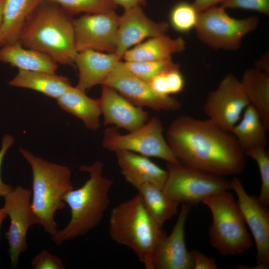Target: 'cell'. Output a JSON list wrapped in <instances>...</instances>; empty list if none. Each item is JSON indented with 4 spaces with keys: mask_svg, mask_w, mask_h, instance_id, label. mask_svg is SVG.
Wrapping results in <instances>:
<instances>
[{
    "mask_svg": "<svg viewBox=\"0 0 269 269\" xmlns=\"http://www.w3.org/2000/svg\"><path fill=\"white\" fill-rule=\"evenodd\" d=\"M165 138L186 166L222 177L245 169V154L234 135L208 119L180 116L169 125Z\"/></svg>",
    "mask_w": 269,
    "mask_h": 269,
    "instance_id": "6da1fadb",
    "label": "cell"
},
{
    "mask_svg": "<svg viewBox=\"0 0 269 269\" xmlns=\"http://www.w3.org/2000/svg\"><path fill=\"white\" fill-rule=\"evenodd\" d=\"M73 19L57 4L41 0L29 15L18 41L41 52L57 63L74 65L76 49Z\"/></svg>",
    "mask_w": 269,
    "mask_h": 269,
    "instance_id": "7a4b0ae2",
    "label": "cell"
},
{
    "mask_svg": "<svg viewBox=\"0 0 269 269\" xmlns=\"http://www.w3.org/2000/svg\"><path fill=\"white\" fill-rule=\"evenodd\" d=\"M104 163L99 160L79 167L89 174V178L80 187L68 192L63 200L70 210L67 225L51 236L57 245L87 234L97 227L110 204V194L113 182L103 175Z\"/></svg>",
    "mask_w": 269,
    "mask_h": 269,
    "instance_id": "3957f363",
    "label": "cell"
},
{
    "mask_svg": "<svg viewBox=\"0 0 269 269\" xmlns=\"http://www.w3.org/2000/svg\"><path fill=\"white\" fill-rule=\"evenodd\" d=\"M19 151L32 170L31 210L32 225H39L51 236L58 230L55 213L66 206L65 195L74 189L66 166L36 156L24 148Z\"/></svg>",
    "mask_w": 269,
    "mask_h": 269,
    "instance_id": "277c9868",
    "label": "cell"
},
{
    "mask_svg": "<svg viewBox=\"0 0 269 269\" xmlns=\"http://www.w3.org/2000/svg\"><path fill=\"white\" fill-rule=\"evenodd\" d=\"M109 236L132 250L146 269H152L155 250L166 233L151 217L138 193L112 209Z\"/></svg>",
    "mask_w": 269,
    "mask_h": 269,
    "instance_id": "5b68a950",
    "label": "cell"
},
{
    "mask_svg": "<svg viewBox=\"0 0 269 269\" xmlns=\"http://www.w3.org/2000/svg\"><path fill=\"white\" fill-rule=\"evenodd\" d=\"M202 203L212 215L209 234L213 248L223 255H239L253 247V241L237 202L228 190L209 196Z\"/></svg>",
    "mask_w": 269,
    "mask_h": 269,
    "instance_id": "8992f818",
    "label": "cell"
},
{
    "mask_svg": "<svg viewBox=\"0 0 269 269\" xmlns=\"http://www.w3.org/2000/svg\"><path fill=\"white\" fill-rule=\"evenodd\" d=\"M259 21L255 15L233 17L226 9L215 5L199 12L194 30L197 38L210 47L235 51L240 48L243 38L256 29Z\"/></svg>",
    "mask_w": 269,
    "mask_h": 269,
    "instance_id": "52a82bcc",
    "label": "cell"
},
{
    "mask_svg": "<svg viewBox=\"0 0 269 269\" xmlns=\"http://www.w3.org/2000/svg\"><path fill=\"white\" fill-rule=\"evenodd\" d=\"M167 177L162 189L170 199L180 204L196 205L217 193L231 189L223 177L181 163H167Z\"/></svg>",
    "mask_w": 269,
    "mask_h": 269,
    "instance_id": "ba28073f",
    "label": "cell"
},
{
    "mask_svg": "<svg viewBox=\"0 0 269 269\" xmlns=\"http://www.w3.org/2000/svg\"><path fill=\"white\" fill-rule=\"evenodd\" d=\"M163 132L161 121L153 117L139 129L127 134H121L116 127L107 128L102 146L110 151L127 150L158 158L167 163H180L164 137Z\"/></svg>",
    "mask_w": 269,
    "mask_h": 269,
    "instance_id": "9c48e42d",
    "label": "cell"
},
{
    "mask_svg": "<svg viewBox=\"0 0 269 269\" xmlns=\"http://www.w3.org/2000/svg\"><path fill=\"white\" fill-rule=\"evenodd\" d=\"M250 105L242 85L236 76L229 74L208 94L203 111L211 122L231 132L246 108Z\"/></svg>",
    "mask_w": 269,
    "mask_h": 269,
    "instance_id": "30bf717a",
    "label": "cell"
},
{
    "mask_svg": "<svg viewBox=\"0 0 269 269\" xmlns=\"http://www.w3.org/2000/svg\"><path fill=\"white\" fill-rule=\"evenodd\" d=\"M102 85L113 88L131 103L141 107L157 111H176L182 107L176 98L156 93L148 82L133 74L121 60Z\"/></svg>",
    "mask_w": 269,
    "mask_h": 269,
    "instance_id": "8fae6325",
    "label": "cell"
},
{
    "mask_svg": "<svg viewBox=\"0 0 269 269\" xmlns=\"http://www.w3.org/2000/svg\"><path fill=\"white\" fill-rule=\"evenodd\" d=\"M119 16L114 10L86 14L73 19L77 51L91 49L115 53Z\"/></svg>",
    "mask_w": 269,
    "mask_h": 269,
    "instance_id": "7c38bea8",
    "label": "cell"
},
{
    "mask_svg": "<svg viewBox=\"0 0 269 269\" xmlns=\"http://www.w3.org/2000/svg\"><path fill=\"white\" fill-rule=\"evenodd\" d=\"M31 191L17 186L4 197L3 207L9 216L10 225L5 237L8 243V255L11 266L16 268L19 256L28 249L27 235L33 225L31 218Z\"/></svg>",
    "mask_w": 269,
    "mask_h": 269,
    "instance_id": "4fadbf2b",
    "label": "cell"
},
{
    "mask_svg": "<svg viewBox=\"0 0 269 269\" xmlns=\"http://www.w3.org/2000/svg\"><path fill=\"white\" fill-rule=\"evenodd\" d=\"M230 187L236 193L237 203L246 224L254 239L256 248V269H267L269 265V211L258 198L249 195L241 180L234 177Z\"/></svg>",
    "mask_w": 269,
    "mask_h": 269,
    "instance_id": "5bb4252c",
    "label": "cell"
},
{
    "mask_svg": "<svg viewBox=\"0 0 269 269\" xmlns=\"http://www.w3.org/2000/svg\"><path fill=\"white\" fill-rule=\"evenodd\" d=\"M191 206L182 204L171 232L162 238L155 250L152 269H193V260L185 241V225Z\"/></svg>",
    "mask_w": 269,
    "mask_h": 269,
    "instance_id": "9a60e30c",
    "label": "cell"
},
{
    "mask_svg": "<svg viewBox=\"0 0 269 269\" xmlns=\"http://www.w3.org/2000/svg\"><path fill=\"white\" fill-rule=\"evenodd\" d=\"M169 28L168 23L156 22L148 17L141 6L125 9L119 16L115 53L122 59L130 48L146 38L166 34Z\"/></svg>",
    "mask_w": 269,
    "mask_h": 269,
    "instance_id": "2e32d148",
    "label": "cell"
},
{
    "mask_svg": "<svg viewBox=\"0 0 269 269\" xmlns=\"http://www.w3.org/2000/svg\"><path fill=\"white\" fill-rule=\"evenodd\" d=\"M104 125H115L129 132L143 126L149 120L148 113L122 96L116 90L102 85L99 98Z\"/></svg>",
    "mask_w": 269,
    "mask_h": 269,
    "instance_id": "e0dca14e",
    "label": "cell"
},
{
    "mask_svg": "<svg viewBox=\"0 0 269 269\" xmlns=\"http://www.w3.org/2000/svg\"><path fill=\"white\" fill-rule=\"evenodd\" d=\"M121 58L116 53H102L87 49L78 52L74 60L78 70L76 87L86 91L102 85Z\"/></svg>",
    "mask_w": 269,
    "mask_h": 269,
    "instance_id": "ac0fdd59",
    "label": "cell"
},
{
    "mask_svg": "<svg viewBox=\"0 0 269 269\" xmlns=\"http://www.w3.org/2000/svg\"><path fill=\"white\" fill-rule=\"evenodd\" d=\"M121 172L125 180L135 188L144 182L150 183L162 189L167 177V170L148 157L127 150L116 151Z\"/></svg>",
    "mask_w": 269,
    "mask_h": 269,
    "instance_id": "d6986e66",
    "label": "cell"
},
{
    "mask_svg": "<svg viewBox=\"0 0 269 269\" xmlns=\"http://www.w3.org/2000/svg\"><path fill=\"white\" fill-rule=\"evenodd\" d=\"M185 41L181 37L172 38L166 34L148 38L127 50L123 56L125 62L159 61L171 58L183 51Z\"/></svg>",
    "mask_w": 269,
    "mask_h": 269,
    "instance_id": "ffe728a7",
    "label": "cell"
},
{
    "mask_svg": "<svg viewBox=\"0 0 269 269\" xmlns=\"http://www.w3.org/2000/svg\"><path fill=\"white\" fill-rule=\"evenodd\" d=\"M0 62L19 70L55 73L58 63L48 55L22 45L18 40L0 47Z\"/></svg>",
    "mask_w": 269,
    "mask_h": 269,
    "instance_id": "44dd1931",
    "label": "cell"
},
{
    "mask_svg": "<svg viewBox=\"0 0 269 269\" xmlns=\"http://www.w3.org/2000/svg\"><path fill=\"white\" fill-rule=\"evenodd\" d=\"M57 102L61 109L80 119L87 129L96 131L100 127L99 99L89 97L86 91L72 86Z\"/></svg>",
    "mask_w": 269,
    "mask_h": 269,
    "instance_id": "7402d4cb",
    "label": "cell"
},
{
    "mask_svg": "<svg viewBox=\"0 0 269 269\" xmlns=\"http://www.w3.org/2000/svg\"><path fill=\"white\" fill-rule=\"evenodd\" d=\"M9 85L40 92L57 99L72 86L69 79L55 73L19 70Z\"/></svg>",
    "mask_w": 269,
    "mask_h": 269,
    "instance_id": "603a6c76",
    "label": "cell"
},
{
    "mask_svg": "<svg viewBox=\"0 0 269 269\" xmlns=\"http://www.w3.org/2000/svg\"><path fill=\"white\" fill-rule=\"evenodd\" d=\"M41 0H4L0 47L18 40L25 21Z\"/></svg>",
    "mask_w": 269,
    "mask_h": 269,
    "instance_id": "cb8c5ba5",
    "label": "cell"
},
{
    "mask_svg": "<svg viewBox=\"0 0 269 269\" xmlns=\"http://www.w3.org/2000/svg\"><path fill=\"white\" fill-rule=\"evenodd\" d=\"M268 131L258 112L249 105L231 133L245 153L252 148L266 147Z\"/></svg>",
    "mask_w": 269,
    "mask_h": 269,
    "instance_id": "d4e9b609",
    "label": "cell"
},
{
    "mask_svg": "<svg viewBox=\"0 0 269 269\" xmlns=\"http://www.w3.org/2000/svg\"><path fill=\"white\" fill-rule=\"evenodd\" d=\"M240 81L250 104L258 112L269 131V73L256 68L248 69Z\"/></svg>",
    "mask_w": 269,
    "mask_h": 269,
    "instance_id": "484cf974",
    "label": "cell"
},
{
    "mask_svg": "<svg viewBox=\"0 0 269 269\" xmlns=\"http://www.w3.org/2000/svg\"><path fill=\"white\" fill-rule=\"evenodd\" d=\"M135 188L147 211L160 227L178 214L179 204L168 198L162 189L149 182Z\"/></svg>",
    "mask_w": 269,
    "mask_h": 269,
    "instance_id": "4316f807",
    "label": "cell"
},
{
    "mask_svg": "<svg viewBox=\"0 0 269 269\" xmlns=\"http://www.w3.org/2000/svg\"><path fill=\"white\" fill-rule=\"evenodd\" d=\"M199 12L193 3L186 1L176 3L171 8L169 15V26L175 31L187 34L194 29Z\"/></svg>",
    "mask_w": 269,
    "mask_h": 269,
    "instance_id": "83f0119b",
    "label": "cell"
},
{
    "mask_svg": "<svg viewBox=\"0 0 269 269\" xmlns=\"http://www.w3.org/2000/svg\"><path fill=\"white\" fill-rule=\"evenodd\" d=\"M151 88L158 94L169 96L181 92L185 86L184 77L176 64L154 77L149 82Z\"/></svg>",
    "mask_w": 269,
    "mask_h": 269,
    "instance_id": "f1b7e54d",
    "label": "cell"
},
{
    "mask_svg": "<svg viewBox=\"0 0 269 269\" xmlns=\"http://www.w3.org/2000/svg\"><path fill=\"white\" fill-rule=\"evenodd\" d=\"M55 3L71 15L81 12L96 13L115 10L111 0H44Z\"/></svg>",
    "mask_w": 269,
    "mask_h": 269,
    "instance_id": "f546056e",
    "label": "cell"
},
{
    "mask_svg": "<svg viewBox=\"0 0 269 269\" xmlns=\"http://www.w3.org/2000/svg\"><path fill=\"white\" fill-rule=\"evenodd\" d=\"M257 163L261 178V188L259 196L260 202L268 207L269 205V155L266 147H256L245 152Z\"/></svg>",
    "mask_w": 269,
    "mask_h": 269,
    "instance_id": "4dcf8cb0",
    "label": "cell"
},
{
    "mask_svg": "<svg viewBox=\"0 0 269 269\" xmlns=\"http://www.w3.org/2000/svg\"><path fill=\"white\" fill-rule=\"evenodd\" d=\"M127 67L141 79L149 82L154 77L176 64L171 58L159 61L124 62Z\"/></svg>",
    "mask_w": 269,
    "mask_h": 269,
    "instance_id": "1f68e13d",
    "label": "cell"
},
{
    "mask_svg": "<svg viewBox=\"0 0 269 269\" xmlns=\"http://www.w3.org/2000/svg\"><path fill=\"white\" fill-rule=\"evenodd\" d=\"M220 5L226 9L239 8L269 15V0H225Z\"/></svg>",
    "mask_w": 269,
    "mask_h": 269,
    "instance_id": "d6a6232c",
    "label": "cell"
},
{
    "mask_svg": "<svg viewBox=\"0 0 269 269\" xmlns=\"http://www.w3.org/2000/svg\"><path fill=\"white\" fill-rule=\"evenodd\" d=\"M33 269H65L62 259L53 255L47 250H43L31 260Z\"/></svg>",
    "mask_w": 269,
    "mask_h": 269,
    "instance_id": "836d02e7",
    "label": "cell"
},
{
    "mask_svg": "<svg viewBox=\"0 0 269 269\" xmlns=\"http://www.w3.org/2000/svg\"><path fill=\"white\" fill-rule=\"evenodd\" d=\"M14 141V138L8 134L4 135L2 139L1 147L0 149V197H4L13 189L12 186L5 184L2 181L0 171L4 156L9 148L13 144Z\"/></svg>",
    "mask_w": 269,
    "mask_h": 269,
    "instance_id": "e575fe53",
    "label": "cell"
},
{
    "mask_svg": "<svg viewBox=\"0 0 269 269\" xmlns=\"http://www.w3.org/2000/svg\"><path fill=\"white\" fill-rule=\"evenodd\" d=\"M193 262V269H218L215 259L196 250L190 251Z\"/></svg>",
    "mask_w": 269,
    "mask_h": 269,
    "instance_id": "d590c367",
    "label": "cell"
},
{
    "mask_svg": "<svg viewBox=\"0 0 269 269\" xmlns=\"http://www.w3.org/2000/svg\"><path fill=\"white\" fill-rule=\"evenodd\" d=\"M225 0H194L193 4L199 12L221 3Z\"/></svg>",
    "mask_w": 269,
    "mask_h": 269,
    "instance_id": "8d00e7d4",
    "label": "cell"
},
{
    "mask_svg": "<svg viewBox=\"0 0 269 269\" xmlns=\"http://www.w3.org/2000/svg\"><path fill=\"white\" fill-rule=\"evenodd\" d=\"M117 6L120 5L125 9L134 7L145 6L146 0H111Z\"/></svg>",
    "mask_w": 269,
    "mask_h": 269,
    "instance_id": "74e56055",
    "label": "cell"
},
{
    "mask_svg": "<svg viewBox=\"0 0 269 269\" xmlns=\"http://www.w3.org/2000/svg\"><path fill=\"white\" fill-rule=\"evenodd\" d=\"M256 68L266 73H269V53H265L264 55L256 63Z\"/></svg>",
    "mask_w": 269,
    "mask_h": 269,
    "instance_id": "f35d334b",
    "label": "cell"
},
{
    "mask_svg": "<svg viewBox=\"0 0 269 269\" xmlns=\"http://www.w3.org/2000/svg\"><path fill=\"white\" fill-rule=\"evenodd\" d=\"M7 216V215L4 207L0 208V230L2 222Z\"/></svg>",
    "mask_w": 269,
    "mask_h": 269,
    "instance_id": "ab89813d",
    "label": "cell"
},
{
    "mask_svg": "<svg viewBox=\"0 0 269 269\" xmlns=\"http://www.w3.org/2000/svg\"><path fill=\"white\" fill-rule=\"evenodd\" d=\"M4 0H0V29L1 26L3 18V6Z\"/></svg>",
    "mask_w": 269,
    "mask_h": 269,
    "instance_id": "60d3db41",
    "label": "cell"
}]
</instances>
